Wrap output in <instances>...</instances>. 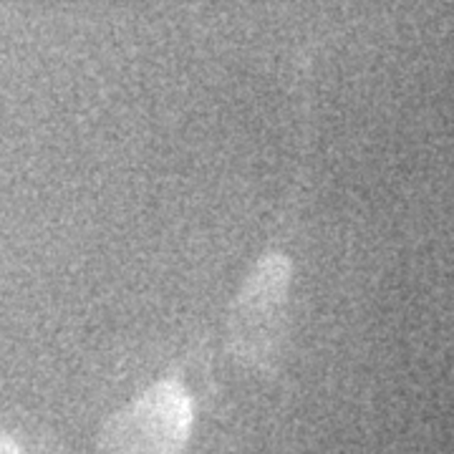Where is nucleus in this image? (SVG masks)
<instances>
[{"label":"nucleus","instance_id":"obj_3","mask_svg":"<svg viewBox=\"0 0 454 454\" xmlns=\"http://www.w3.org/2000/svg\"><path fill=\"white\" fill-rule=\"evenodd\" d=\"M0 454H20L18 444L8 434H0Z\"/></svg>","mask_w":454,"mask_h":454},{"label":"nucleus","instance_id":"obj_2","mask_svg":"<svg viewBox=\"0 0 454 454\" xmlns=\"http://www.w3.org/2000/svg\"><path fill=\"white\" fill-rule=\"evenodd\" d=\"M190 396L177 381H160L109 422L104 450L106 454H175L190 434Z\"/></svg>","mask_w":454,"mask_h":454},{"label":"nucleus","instance_id":"obj_1","mask_svg":"<svg viewBox=\"0 0 454 454\" xmlns=\"http://www.w3.org/2000/svg\"><path fill=\"white\" fill-rule=\"evenodd\" d=\"M291 283V262L283 255H265L247 278L232 306V351L247 366H265L276 354L283 331V310Z\"/></svg>","mask_w":454,"mask_h":454}]
</instances>
